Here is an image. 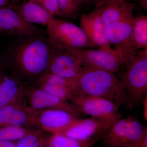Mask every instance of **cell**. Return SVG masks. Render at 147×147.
<instances>
[{"instance_id": "32", "label": "cell", "mask_w": 147, "mask_h": 147, "mask_svg": "<svg viewBox=\"0 0 147 147\" xmlns=\"http://www.w3.org/2000/svg\"><path fill=\"white\" fill-rule=\"evenodd\" d=\"M96 1H97V0H96Z\"/></svg>"}, {"instance_id": "30", "label": "cell", "mask_w": 147, "mask_h": 147, "mask_svg": "<svg viewBox=\"0 0 147 147\" xmlns=\"http://www.w3.org/2000/svg\"><path fill=\"white\" fill-rule=\"evenodd\" d=\"M1 31V29H0V31Z\"/></svg>"}, {"instance_id": "7", "label": "cell", "mask_w": 147, "mask_h": 147, "mask_svg": "<svg viewBox=\"0 0 147 147\" xmlns=\"http://www.w3.org/2000/svg\"><path fill=\"white\" fill-rule=\"evenodd\" d=\"M52 51L43 40L34 39L23 45L16 56H18L27 71L36 74L41 73L47 68L50 64Z\"/></svg>"}, {"instance_id": "31", "label": "cell", "mask_w": 147, "mask_h": 147, "mask_svg": "<svg viewBox=\"0 0 147 147\" xmlns=\"http://www.w3.org/2000/svg\"><path fill=\"white\" fill-rule=\"evenodd\" d=\"M25 1V0H23V1Z\"/></svg>"}, {"instance_id": "14", "label": "cell", "mask_w": 147, "mask_h": 147, "mask_svg": "<svg viewBox=\"0 0 147 147\" xmlns=\"http://www.w3.org/2000/svg\"><path fill=\"white\" fill-rule=\"evenodd\" d=\"M76 121L70 113L63 109L48 110L43 113L41 117V123L44 126L62 131Z\"/></svg>"}, {"instance_id": "8", "label": "cell", "mask_w": 147, "mask_h": 147, "mask_svg": "<svg viewBox=\"0 0 147 147\" xmlns=\"http://www.w3.org/2000/svg\"><path fill=\"white\" fill-rule=\"evenodd\" d=\"M73 98L78 110L87 115L115 121L121 118L120 107L111 100L80 94Z\"/></svg>"}, {"instance_id": "17", "label": "cell", "mask_w": 147, "mask_h": 147, "mask_svg": "<svg viewBox=\"0 0 147 147\" xmlns=\"http://www.w3.org/2000/svg\"><path fill=\"white\" fill-rule=\"evenodd\" d=\"M26 120L25 114L13 106H5L0 108V124L20 125L25 123Z\"/></svg>"}, {"instance_id": "20", "label": "cell", "mask_w": 147, "mask_h": 147, "mask_svg": "<svg viewBox=\"0 0 147 147\" xmlns=\"http://www.w3.org/2000/svg\"><path fill=\"white\" fill-rule=\"evenodd\" d=\"M17 90V84L12 79H6L0 84V108L12 100Z\"/></svg>"}, {"instance_id": "6", "label": "cell", "mask_w": 147, "mask_h": 147, "mask_svg": "<svg viewBox=\"0 0 147 147\" xmlns=\"http://www.w3.org/2000/svg\"><path fill=\"white\" fill-rule=\"evenodd\" d=\"M116 121L90 117L75 121L59 133L82 142H97L108 134Z\"/></svg>"}, {"instance_id": "21", "label": "cell", "mask_w": 147, "mask_h": 147, "mask_svg": "<svg viewBox=\"0 0 147 147\" xmlns=\"http://www.w3.org/2000/svg\"><path fill=\"white\" fill-rule=\"evenodd\" d=\"M26 131L17 127L9 126L0 128V140L11 142L19 140L26 136Z\"/></svg>"}, {"instance_id": "11", "label": "cell", "mask_w": 147, "mask_h": 147, "mask_svg": "<svg viewBox=\"0 0 147 147\" xmlns=\"http://www.w3.org/2000/svg\"><path fill=\"white\" fill-rule=\"evenodd\" d=\"M80 27L92 43L99 49H113L106 32L105 24L97 9L83 14L80 20Z\"/></svg>"}, {"instance_id": "13", "label": "cell", "mask_w": 147, "mask_h": 147, "mask_svg": "<svg viewBox=\"0 0 147 147\" xmlns=\"http://www.w3.org/2000/svg\"><path fill=\"white\" fill-rule=\"evenodd\" d=\"M21 18L28 23L47 26L54 18L49 11L39 5L25 0L13 7Z\"/></svg>"}, {"instance_id": "25", "label": "cell", "mask_w": 147, "mask_h": 147, "mask_svg": "<svg viewBox=\"0 0 147 147\" xmlns=\"http://www.w3.org/2000/svg\"><path fill=\"white\" fill-rule=\"evenodd\" d=\"M0 147H15V145L12 142L0 140Z\"/></svg>"}, {"instance_id": "26", "label": "cell", "mask_w": 147, "mask_h": 147, "mask_svg": "<svg viewBox=\"0 0 147 147\" xmlns=\"http://www.w3.org/2000/svg\"><path fill=\"white\" fill-rule=\"evenodd\" d=\"M137 147H147V132L145 133Z\"/></svg>"}, {"instance_id": "12", "label": "cell", "mask_w": 147, "mask_h": 147, "mask_svg": "<svg viewBox=\"0 0 147 147\" xmlns=\"http://www.w3.org/2000/svg\"><path fill=\"white\" fill-rule=\"evenodd\" d=\"M0 29L20 36H31L37 32L33 25L24 21L13 8H0Z\"/></svg>"}, {"instance_id": "1", "label": "cell", "mask_w": 147, "mask_h": 147, "mask_svg": "<svg viewBox=\"0 0 147 147\" xmlns=\"http://www.w3.org/2000/svg\"><path fill=\"white\" fill-rule=\"evenodd\" d=\"M95 2L110 44L125 66L138 52L134 50L132 40L135 4L127 0H97Z\"/></svg>"}, {"instance_id": "5", "label": "cell", "mask_w": 147, "mask_h": 147, "mask_svg": "<svg viewBox=\"0 0 147 147\" xmlns=\"http://www.w3.org/2000/svg\"><path fill=\"white\" fill-rule=\"evenodd\" d=\"M147 132V127L135 118H121L102 139V143L105 147H137Z\"/></svg>"}, {"instance_id": "18", "label": "cell", "mask_w": 147, "mask_h": 147, "mask_svg": "<svg viewBox=\"0 0 147 147\" xmlns=\"http://www.w3.org/2000/svg\"><path fill=\"white\" fill-rule=\"evenodd\" d=\"M96 141L82 142L72 139L64 134L58 133L52 137L50 141V147H91Z\"/></svg>"}, {"instance_id": "22", "label": "cell", "mask_w": 147, "mask_h": 147, "mask_svg": "<svg viewBox=\"0 0 147 147\" xmlns=\"http://www.w3.org/2000/svg\"><path fill=\"white\" fill-rule=\"evenodd\" d=\"M39 5L53 16H60L58 8L57 0H28Z\"/></svg>"}, {"instance_id": "4", "label": "cell", "mask_w": 147, "mask_h": 147, "mask_svg": "<svg viewBox=\"0 0 147 147\" xmlns=\"http://www.w3.org/2000/svg\"><path fill=\"white\" fill-rule=\"evenodd\" d=\"M47 34L53 48L61 50L95 47L81 27L71 22L53 18L47 26Z\"/></svg>"}, {"instance_id": "2", "label": "cell", "mask_w": 147, "mask_h": 147, "mask_svg": "<svg viewBox=\"0 0 147 147\" xmlns=\"http://www.w3.org/2000/svg\"><path fill=\"white\" fill-rule=\"evenodd\" d=\"M75 82L77 94L102 98L131 108L123 83L116 74L83 65Z\"/></svg>"}, {"instance_id": "16", "label": "cell", "mask_w": 147, "mask_h": 147, "mask_svg": "<svg viewBox=\"0 0 147 147\" xmlns=\"http://www.w3.org/2000/svg\"><path fill=\"white\" fill-rule=\"evenodd\" d=\"M57 96L50 94L45 90H38L34 93L32 99V105L36 109H42L52 106H62L67 108L63 100Z\"/></svg>"}, {"instance_id": "24", "label": "cell", "mask_w": 147, "mask_h": 147, "mask_svg": "<svg viewBox=\"0 0 147 147\" xmlns=\"http://www.w3.org/2000/svg\"><path fill=\"white\" fill-rule=\"evenodd\" d=\"M142 105L143 107V117L144 119L147 121V95L142 100Z\"/></svg>"}, {"instance_id": "23", "label": "cell", "mask_w": 147, "mask_h": 147, "mask_svg": "<svg viewBox=\"0 0 147 147\" xmlns=\"http://www.w3.org/2000/svg\"><path fill=\"white\" fill-rule=\"evenodd\" d=\"M22 0H0V8L10 7L13 8L18 5V3Z\"/></svg>"}, {"instance_id": "19", "label": "cell", "mask_w": 147, "mask_h": 147, "mask_svg": "<svg viewBox=\"0 0 147 147\" xmlns=\"http://www.w3.org/2000/svg\"><path fill=\"white\" fill-rule=\"evenodd\" d=\"M60 16L75 19L83 5V0H57Z\"/></svg>"}, {"instance_id": "28", "label": "cell", "mask_w": 147, "mask_h": 147, "mask_svg": "<svg viewBox=\"0 0 147 147\" xmlns=\"http://www.w3.org/2000/svg\"><path fill=\"white\" fill-rule=\"evenodd\" d=\"M96 0H83V5H88L95 2Z\"/></svg>"}, {"instance_id": "27", "label": "cell", "mask_w": 147, "mask_h": 147, "mask_svg": "<svg viewBox=\"0 0 147 147\" xmlns=\"http://www.w3.org/2000/svg\"><path fill=\"white\" fill-rule=\"evenodd\" d=\"M147 0H140V3L142 7L147 10Z\"/></svg>"}, {"instance_id": "3", "label": "cell", "mask_w": 147, "mask_h": 147, "mask_svg": "<svg viewBox=\"0 0 147 147\" xmlns=\"http://www.w3.org/2000/svg\"><path fill=\"white\" fill-rule=\"evenodd\" d=\"M121 78L131 108L142 102L147 93V49L138 51L126 65Z\"/></svg>"}, {"instance_id": "15", "label": "cell", "mask_w": 147, "mask_h": 147, "mask_svg": "<svg viewBox=\"0 0 147 147\" xmlns=\"http://www.w3.org/2000/svg\"><path fill=\"white\" fill-rule=\"evenodd\" d=\"M132 40L135 51L147 49V16L140 14L134 17Z\"/></svg>"}, {"instance_id": "29", "label": "cell", "mask_w": 147, "mask_h": 147, "mask_svg": "<svg viewBox=\"0 0 147 147\" xmlns=\"http://www.w3.org/2000/svg\"><path fill=\"white\" fill-rule=\"evenodd\" d=\"M15 147H29L26 145L24 144H21V143L18 142V144L15 145Z\"/></svg>"}, {"instance_id": "10", "label": "cell", "mask_w": 147, "mask_h": 147, "mask_svg": "<svg viewBox=\"0 0 147 147\" xmlns=\"http://www.w3.org/2000/svg\"><path fill=\"white\" fill-rule=\"evenodd\" d=\"M79 51L83 65L115 74L123 66L120 58L113 49L88 48Z\"/></svg>"}, {"instance_id": "9", "label": "cell", "mask_w": 147, "mask_h": 147, "mask_svg": "<svg viewBox=\"0 0 147 147\" xmlns=\"http://www.w3.org/2000/svg\"><path fill=\"white\" fill-rule=\"evenodd\" d=\"M53 49L50 62L52 74L65 79L75 80L83 65L79 50Z\"/></svg>"}]
</instances>
